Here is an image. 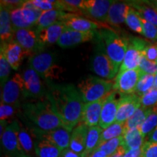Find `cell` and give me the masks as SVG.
Returning a JSON list of instances; mask_svg holds the SVG:
<instances>
[{
  "label": "cell",
  "mask_w": 157,
  "mask_h": 157,
  "mask_svg": "<svg viewBox=\"0 0 157 157\" xmlns=\"http://www.w3.org/2000/svg\"><path fill=\"white\" fill-rule=\"evenodd\" d=\"M47 99L52 105L56 114L70 132L82 122L84 105L79 91L72 84H57L46 81Z\"/></svg>",
  "instance_id": "cell-1"
},
{
  "label": "cell",
  "mask_w": 157,
  "mask_h": 157,
  "mask_svg": "<svg viewBox=\"0 0 157 157\" xmlns=\"http://www.w3.org/2000/svg\"><path fill=\"white\" fill-rule=\"evenodd\" d=\"M23 113L37 129L50 131L60 127L66 128L63 121L54 112L48 99L34 100L21 105Z\"/></svg>",
  "instance_id": "cell-2"
},
{
  "label": "cell",
  "mask_w": 157,
  "mask_h": 157,
  "mask_svg": "<svg viewBox=\"0 0 157 157\" xmlns=\"http://www.w3.org/2000/svg\"><path fill=\"white\" fill-rule=\"evenodd\" d=\"M95 46L90 60V69L100 77L111 80L119 71L115 64L108 56L103 39L97 31V36L94 39Z\"/></svg>",
  "instance_id": "cell-3"
},
{
  "label": "cell",
  "mask_w": 157,
  "mask_h": 157,
  "mask_svg": "<svg viewBox=\"0 0 157 157\" xmlns=\"http://www.w3.org/2000/svg\"><path fill=\"white\" fill-rule=\"evenodd\" d=\"M114 82L89 75L82 78L77 87L84 103H91L106 97L113 91Z\"/></svg>",
  "instance_id": "cell-4"
},
{
  "label": "cell",
  "mask_w": 157,
  "mask_h": 157,
  "mask_svg": "<svg viewBox=\"0 0 157 157\" xmlns=\"http://www.w3.org/2000/svg\"><path fill=\"white\" fill-rule=\"evenodd\" d=\"M99 33L105 44L108 56L115 66L120 68L128 48V38L121 36L110 28L102 29Z\"/></svg>",
  "instance_id": "cell-5"
},
{
  "label": "cell",
  "mask_w": 157,
  "mask_h": 157,
  "mask_svg": "<svg viewBox=\"0 0 157 157\" xmlns=\"http://www.w3.org/2000/svg\"><path fill=\"white\" fill-rule=\"evenodd\" d=\"M29 64L44 82H53L60 78L61 68L56 63V56L51 52H41L34 54L29 58Z\"/></svg>",
  "instance_id": "cell-6"
},
{
  "label": "cell",
  "mask_w": 157,
  "mask_h": 157,
  "mask_svg": "<svg viewBox=\"0 0 157 157\" xmlns=\"http://www.w3.org/2000/svg\"><path fill=\"white\" fill-rule=\"evenodd\" d=\"M128 40V48L122 64L119 68V71L138 69L141 58L143 56V51L149 44V43L143 39L136 36H129Z\"/></svg>",
  "instance_id": "cell-7"
},
{
  "label": "cell",
  "mask_w": 157,
  "mask_h": 157,
  "mask_svg": "<svg viewBox=\"0 0 157 157\" xmlns=\"http://www.w3.org/2000/svg\"><path fill=\"white\" fill-rule=\"evenodd\" d=\"M26 99L23 76L15 74L6 82L2 91V102L21 106V101Z\"/></svg>",
  "instance_id": "cell-8"
},
{
  "label": "cell",
  "mask_w": 157,
  "mask_h": 157,
  "mask_svg": "<svg viewBox=\"0 0 157 157\" xmlns=\"http://www.w3.org/2000/svg\"><path fill=\"white\" fill-rule=\"evenodd\" d=\"M25 98L34 100H45L48 95V90L42 83L41 76L30 66L23 73Z\"/></svg>",
  "instance_id": "cell-9"
},
{
  "label": "cell",
  "mask_w": 157,
  "mask_h": 157,
  "mask_svg": "<svg viewBox=\"0 0 157 157\" xmlns=\"http://www.w3.org/2000/svg\"><path fill=\"white\" fill-rule=\"evenodd\" d=\"M21 124L17 120L13 121L6 127L3 134L1 135L2 146L5 155L10 156L25 154L20 146L18 133Z\"/></svg>",
  "instance_id": "cell-10"
},
{
  "label": "cell",
  "mask_w": 157,
  "mask_h": 157,
  "mask_svg": "<svg viewBox=\"0 0 157 157\" xmlns=\"http://www.w3.org/2000/svg\"><path fill=\"white\" fill-rule=\"evenodd\" d=\"M142 74L143 72L139 68L119 71L115 78L113 90L120 95L134 94Z\"/></svg>",
  "instance_id": "cell-11"
},
{
  "label": "cell",
  "mask_w": 157,
  "mask_h": 157,
  "mask_svg": "<svg viewBox=\"0 0 157 157\" xmlns=\"http://www.w3.org/2000/svg\"><path fill=\"white\" fill-rule=\"evenodd\" d=\"M13 40L29 51L34 56V54L43 52L45 48L39 40L36 30L32 29H18L13 30Z\"/></svg>",
  "instance_id": "cell-12"
},
{
  "label": "cell",
  "mask_w": 157,
  "mask_h": 157,
  "mask_svg": "<svg viewBox=\"0 0 157 157\" xmlns=\"http://www.w3.org/2000/svg\"><path fill=\"white\" fill-rule=\"evenodd\" d=\"M31 132L36 139L48 141L61 151L69 148L71 132L63 127L50 131H42L35 128L31 129Z\"/></svg>",
  "instance_id": "cell-13"
},
{
  "label": "cell",
  "mask_w": 157,
  "mask_h": 157,
  "mask_svg": "<svg viewBox=\"0 0 157 157\" xmlns=\"http://www.w3.org/2000/svg\"><path fill=\"white\" fill-rule=\"evenodd\" d=\"M112 0H87L84 1L81 12L82 14L98 21L106 23L108 13L112 4Z\"/></svg>",
  "instance_id": "cell-14"
},
{
  "label": "cell",
  "mask_w": 157,
  "mask_h": 157,
  "mask_svg": "<svg viewBox=\"0 0 157 157\" xmlns=\"http://www.w3.org/2000/svg\"><path fill=\"white\" fill-rule=\"evenodd\" d=\"M0 53L4 55L12 68L14 70L18 69L25 58L26 57L30 58L31 56H32V55L29 51L25 50L14 40L1 44Z\"/></svg>",
  "instance_id": "cell-15"
},
{
  "label": "cell",
  "mask_w": 157,
  "mask_h": 157,
  "mask_svg": "<svg viewBox=\"0 0 157 157\" xmlns=\"http://www.w3.org/2000/svg\"><path fill=\"white\" fill-rule=\"evenodd\" d=\"M118 103L116 122L124 124L141 105L140 97L137 94L120 95Z\"/></svg>",
  "instance_id": "cell-16"
},
{
  "label": "cell",
  "mask_w": 157,
  "mask_h": 157,
  "mask_svg": "<svg viewBox=\"0 0 157 157\" xmlns=\"http://www.w3.org/2000/svg\"><path fill=\"white\" fill-rule=\"evenodd\" d=\"M97 36V31H78L71 29H66L57 44L61 48H68L82 44L94 41Z\"/></svg>",
  "instance_id": "cell-17"
},
{
  "label": "cell",
  "mask_w": 157,
  "mask_h": 157,
  "mask_svg": "<svg viewBox=\"0 0 157 157\" xmlns=\"http://www.w3.org/2000/svg\"><path fill=\"white\" fill-rule=\"evenodd\" d=\"M117 92L113 90L105 98L98 124V126L103 129H106L116 121L119 103V99L117 98Z\"/></svg>",
  "instance_id": "cell-18"
},
{
  "label": "cell",
  "mask_w": 157,
  "mask_h": 157,
  "mask_svg": "<svg viewBox=\"0 0 157 157\" xmlns=\"http://www.w3.org/2000/svg\"><path fill=\"white\" fill-rule=\"evenodd\" d=\"M62 23H64L66 28L71 30L78 31H94L100 28H107L105 24H101L99 22L90 21L89 19H86L84 17H80L79 15L73 14V13H67Z\"/></svg>",
  "instance_id": "cell-19"
},
{
  "label": "cell",
  "mask_w": 157,
  "mask_h": 157,
  "mask_svg": "<svg viewBox=\"0 0 157 157\" xmlns=\"http://www.w3.org/2000/svg\"><path fill=\"white\" fill-rule=\"evenodd\" d=\"M106 97L97 101L84 103L82 111V122L85 124L89 128L98 126L99 124L102 109Z\"/></svg>",
  "instance_id": "cell-20"
},
{
  "label": "cell",
  "mask_w": 157,
  "mask_h": 157,
  "mask_svg": "<svg viewBox=\"0 0 157 157\" xmlns=\"http://www.w3.org/2000/svg\"><path fill=\"white\" fill-rule=\"evenodd\" d=\"M67 29L63 23L58 22L42 29H36V32L39 40L44 48L58 43L65 30Z\"/></svg>",
  "instance_id": "cell-21"
},
{
  "label": "cell",
  "mask_w": 157,
  "mask_h": 157,
  "mask_svg": "<svg viewBox=\"0 0 157 157\" xmlns=\"http://www.w3.org/2000/svg\"><path fill=\"white\" fill-rule=\"evenodd\" d=\"M131 6L129 3L114 2L110 7L106 23L113 26H119L126 21Z\"/></svg>",
  "instance_id": "cell-22"
},
{
  "label": "cell",
  "mask_w": 157,
  "mask_h": 157,
  "mask_svg": "<svg viewBox=\"0 0 157 157\" xmlns=\"http://www.w3.org/2000/svg\"><path fill=\"white\" fill-rule=\"evenodd\" d=\"M88 127L83 122L79 123L72 130L71 135L69 148L77 154H82L86 147L88 134Z\"/></svg>",
  "instance_id": "cell-23"
},
{
  "label": "cell",
  "mask_w": 157,
  "mask_h": 157,
  "mask_svg": "<svg viewBox=\"0 0 157 157\" xmlns=\"http://www.w3.org/2000/svg\"><path fill=\"white\" fill-rule=\"evenodd\" d=\"M0 38L1 44L13 40V28L10 18V10L0 5Z\"/></svg>",
  "instance_id": "cell-24"
},
{
  "label": "cell",
  "mask_w": 157,
  "mask_h": 157,
  "mask_svg": "<svg viewBox=\"0 0 157 157\" xmlns=\"http://www.w3.org/2000/svg\"><path fill=\"white\" fill-rule=\"evenodd\" d=\"M129 5L141 18L157 26V11L151 2H130Z\"/></svg>",
  "instance_id": "cell-25"
},
{
  "label": "cell",
  "mask_w": 157,
  "mask_h": 157,
  "mask_svg": "<svg viewBox=\"0 0 157 157\" xmlns=\"http://www.w3.org/2000/svg\"><path fill=\"white\" fill-rule=\"evenodd\" d=\"M122 136V146L126 151L131 149L142 148L143 143H145V137H143L139 128H133L125 130Z\"/></svg>",
  "instance_id": "cell-26"
},
{
  "label": "cell",
  "mask_w": 157,
  "mask_h": 157,
  "mask_svg": "<svg viewBox=\"0 0 157 157\" xmlns=\"http://www.w3.org/2000/svg\"><path fill=\"white\" fill-rule=\"evenodd\" d=\"M67 13L58 10L44 11L36 23V29H44L58 22H62Z\"/></svg>",
  "instance_id": "cell-27"
},
{
  "label": "cell",
  "mask_w": 157,
  "mask_h": 157,
  "mask_svg": "<svg viewBox=\"0 0 157 157\" xmlns=\"http://www.w3.org/2000/svg\"><path fill=\"white\" fill-rule=\"evenodd\" d=\"M34 150L38 157H59L62 151L48 141L36 139Z\"/></svg>",
  "instance_id": "cell-28"
},
{
  "label": "cell",
  "mask_w": 157,
  "mask_h": 157,
  "mask_svg": "<svg viewBox=\"0 0 157 157\" xmlns=\"http://www.w3.org/2000/svg\"><path fill=\"white\" fill-rule=\"evenodd\" d=\"M102 132H103V129L99 126L90 127L88 129L86 147L84 152L82 153V157H87L98 148Z\"/></svg>",
  "instance_id": "cell-29"
},
{
  "label": "cell",
  "mask_w": 157,
  "mask_h": 157,
  "mask_svg": "<svg viewBox=\"0 0 157 157\" xmlns=\"http://www.w3.org/2000/svg\"><path fill=\"white\" fill-rule=\"evenodd\" d=\"M152 109L140 105L135 112L124 123V131L129 129L140 128L148 116L151 112Z\"/></svg>",
  "instance_id": "cell-30"
},
{
  "label": "cell",
  "mask_w": 157,
  "mask_h": 157,
  "mask_svg": "<svg viewBox=\"0 0 157 157\" xmlns=\"http://www.w3.org/2000/svg\"><path fill=\"white\" fill-rule=\"evenodd\" d=\"M124 132V124L115 121L112 124L110 125L109 127L103 130L101 139H100L99 146L108 140H111V139L122 136Z\"/></svg>",
  "instance_id": "cell-31"
},
{
  "label": "cell",
  "mask_w": 157,
  "mask_h": 157,
  "mask_svg": "<svg viewBox=\"0 0 157 157\" xmlns=\"http://www.w3.org/2000/svg\"><path fill=\"white\" fill-rule=\"evenodd\" d=\"M154 80L155 76L143 73L137 84L135 94L141 97L154 88Z\"/></svg>",
  "instance_id": "cell-32"
},
{
  "label": "cell",
  "mask_w": 157,
  "mask_h": 157,
  "mask_svg": "<svg viewBox=\"0 0 157 157\" xmlns=\"http://www.w3.org/2000/svg\"><path fill=\"white\" fill-rule=\"evenodd\" d=\"M18 140L23 151L29 156L34 148V143L32 140V133L21 126L18 133Z\"/></svg>",
  "instance_id": "cell-33"
},
{
  "label": "cell",
  "mask_w": 157,
  "mask_h": 157,
  "mask_svg": "<svg viewBox=\"0 0 157 157\" xmlns=\"http://www.w3.org/2000/svg\"><path fill=\"white\" fill-rule=\"evenodd\" d=\"M125 23L131 30L143 35V25L140 17L137 14V11L132 7L127 14Z\"/></svg>",
  "instance_id": "cell-34"
},
{
  "label": "cell",
  "mask_w": 157,
  "mask_h": 157,
  "mask_svg": "<svg viewBox=\"0 0 157 157\" xmlns=\"http://www.w3.org/2000/svg\"><path fill=\"white\" fill-rule=\"evenodd\" d=\"M157 127V107L152 109L151 112L150 113L146 119L140 127V132L143 135V137H146L150 135L155 128Z\"/></svg>",
  "instance_id": "cell-35"
},
{
  "label": "cell",
  "mask_w": 157,
  "mask_h": 157,
  "mask_svg": "<svg viewBox=\"0 0 157 157\" xmlns=\"http://www.w3.org/2000/svg\"><path fill=\"white\" fill-rule=\"evenodd\" d=\"M10 18L13 30L18 29H32V25L25 21L22 14L21 7L10 11Z\"/></svg>",
  "instance_id": "cell-36"
},
{
  "label": "cell",
  "mask_w": 157,
  "mask_h": 157,
  "mask_svg": "<svg viewBox=\"0 0 157 157\" xmlns=\"http://www.w3.org/2000/svg\"><path fill=\"white\" fill-rule=\"evenodd\" d=\"M123 144V136H120L116 137V138L111 139V140H108L106 142L103 143V144L100 145L98 149L103 151L108 156H111Z\"/></svg>",
  "instance_id": "cell-37"
},
{
  "label": "cell",
  "mask_w": 157,
  "mask_h": 157,
  "mask_svg": "<svg viewBox=\"0 0 157 157\" xmlns=\"http://www.w3.org/2000/svg\"><path fill=\"white\" fill-rule=\"evenodd\" d=\"M12 67L3 54L0 53V82L2 87L8 81Z\"/></svg>",
  "instance_id": "cell-38"
},
{
  "label": "cell",
  "mask_w": 157,
  "mask_h": 157,
  "mask_svg": "<svg viewBox=\"0 0 157 157\" xmlns=\"http://www.w3.org/2000/svg\"><path fill=\"white\" fill-rule=\"evenodd\" d=\"M140 103L143 106L154 109L157 107V89L153 88L140 97Z\"/></svg>",
  "instance_id": "cell-39"
},
{
  "label": "cell",
  "mask_w": 157,
  "mask_h": 157,
  "mask_svg": "<svg viewBox=\"0 0 157 157\" xmlns=\"http://www.w3.org/2000/svg\"><path fill=\"white\" fill-rule=\"evenodd\" d=\"M21 106L9 105L1 101L0 105V121H7L14 117L17 109Z\"/></svg>",
  "instance_id": "cell-40"
},
{
  "label": "cell",
  "mask_w": 157,
  "mask_h": 157,
  "mask_svg": "<svg viewBox=\"0 0 157 157\" xmlns=\"http://www.w3.org/2000/svg\"><path fill=\"white\" fill-rule=\"evenodd\" d=\"M139 69L143 73L155 76L157 73V63L156 62L151 61L143 56L139 66Z\"/></svg>",
  "instance_id": "cell-41"
},
{
  "label": "cell",
  "mask_w": 157,
  "mask_h": 157,
  "mask_svg": "<svg viewBox=\"0 0 157 157\" xmlns=\"http://www.w3.org/2000/svg\"><path fill=\"white\" fill-rule=\"evenodd\" d=\"M141 22L143 25V35L146 38L151 39L152 41L157 40V26L153 25L152 23L147 22L146 21L141 18Z\"/></svg>",
  "instance_id": "cell-42"
},
{
  "label": "cell",
  "mask_w": 157,
  "mask_h": 157,
  "mask_svg": "<svg viewBox=\"0 0 157 157\" xmlns=\"http://www.w3.org/2000/svg\"><path fill=\"white\" fill-rule=\"evenodd\" d=\"M141 157H157V143L146 141L142 146Z\"/></svg>",
  "instance_id": "cell-43"
},
{
  "label": "cell",
  "mask_w": 157,
  "mask_h": 157,
  "mask_svg": "<svg viewBox=\"0 0 157 157\" xmlns=\"http://www.w3.org/2000/svg\"><path fill=\"white\" fill-rule=\"evenodd\" d=\"M143 56L151 61L156 62L157 59V44H149L143 51Z\"/></svg>",
  "instance_id": "cell-44"
},
{
  "label": "cell",
  "mask_w": 157,
  "mask_h": 157,
  "mask_svg": "<svg viewBox=\"0 0 157 157\" xmlns=\"http://www.w3.org/2000/svg\"><path fill=\"white\" fill-rule=\"evenodd\" d=\"M25 1H22V0H4L1 1V4L0 5H2L4 7H7L10 10H13L16 8H19L23 6V4L25 3Z\"/></svg>",
  "instance_id": "cell-45"
},
{
  "label": "cell",
  "mask_w": 157,
  "mask_h": 157,
  "mask_svg": "<svg viewBox=\"0 0 157 157\" xmlns=\"http://www.w3.org/2000/svg\"><path fill=\"white\" fill-rule=\"evenodd\" d=\"M142 155V148L131 149L126 151L123 157H141Z\"/></svg>",
  "instance_id": "cell-46"
},
{
  "label": "cell",
  "mask_w": 157,
  "mask_h": 157,
  "mask_svg": "<svg viewBox=\"0 0 157 157\" xmlns=\"http://www.w3.org/2000/svg\"><path fill=\"white\" fill-rule=\"evenodd\" d=\"M59 157H82V155L73 151L68 148L62 151L61 154H60Z\"/></svg>",
  "instance_id": "cell-47"
},
{
  "label": "cell",
  "mask_w": 157,
  "mask_h": 157,
  "mask_svg": "<svg viewBox=\"0 0 157 157\" xmlns=\"http://www.w3.org/2000/svg\"><path fill=\"white\" fill-rule=\"evenodd\" d=\"M87 157H109L107 156V154H105L103 151L100 150V149L97 148L95 151L90 154Z\"/></svg>",
  "instance_id": "cell-48"
},
{
  "label": "cell",
  "mask_w": 157,
  "mask_h": 157,
  "mask_svg": "<svg viewBox=\"0 0 157 157\" xmlns=\"http://www.w3.org/2000/svg\"><path fill=\"white\" fill-rule=\"evenodd\" d=\"M125 153H126V151H125L124 148L122 146H121L117 149V151H116L114 154L109 157H123Z\"/></svg>",
  "instance_id": "cell-49"
},
{
  "label": "cell",
  "mask_w": 157,
  "mask_h": 157,
  "mask_svg": "<svg viewBox=\"0 0 157 157\" xmlns=\"http://www.w3.org/2000/svg\"><path fill=\"white\" fill-rule=\"evenodd\" d=\"M147 137H148V141L157 143V127L155 128L154 130Z\"/></svg>",
  "instance_id": "cell-50"
},
{
  "label": "cell",
  "mask_w": 157,
  "mask_h": 157,
  "mask_svg": "<svg viewBox=\"0 0 157 157\" xmlns=\"http://www.w3.org/2000/svg\"><path fill=\"white\" fill-rule=\"evenodd\" d=\"M3 157H29L27 154H21L19 155H17V156H7V155H5Z\"/></svg>",
  "instance_id": "cell-51"
},
{
  "label": "cell",
  "mask_w": 157,
  "mask_h": 157,
  "mask_svg": "<svg viewBox=\"0 0 157 157\" xmlns=\"http://www.w3.org/2000/svg\"><path fill=\"white\" fill-rule=\"evenodd\" d=\"M154 88L157 89V73L155 75V80H154Z\"/></svg>",
  "instance_id": "cell-52"
},
{
  "label": "cell",
  "mask_w": 157,
  "mask_h": 157,
  "mask_svg": "<svg viewBox=\"0 0 157 157\" xmlns=\"http://www.w3.org/2000/svg\"><path fill=\"white\" fill-rule=\"evenodd\" d=\"M151 2V4L153 5V6H154V7H156V8H157V1H154V2Z\"/></svg>",
  "instance_id": "cell-53"
},
{
  "label": "cell",
  "mask_w": 157,
  "mask_h": 157,
  "mask_svg": "<svg viewBox=\"0 0 157 157\" xmlns=\"http://www.w3.org/2000/svg\"><path fill=\"white\" fill-rule=\"evenodd\" d=\"M155 8H156V7H155ZM156 11H157V8H156Z\"/></svg>",
  "instance_id": "cell-54"
},
{
  "label": "cell",
  "mask_w": 157,
  "mask_h": 157,
  "mask_svg": "<svg viewBox=\"0 0 157 157\" xmlns=\"http://www.w3.org/2000/svg\"><path fill=\"white\" fill-rule=\"evenodd\" d=\"M156 63H157V59H156Z\"/></svg>",
  "instance_id": "cell-55"
}]
</instances>
